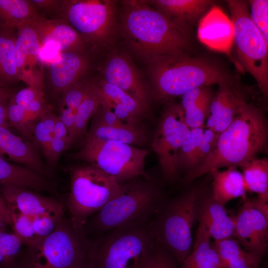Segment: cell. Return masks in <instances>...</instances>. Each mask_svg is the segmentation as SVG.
<instances>
[{
    "mask_svg": "<svg viewBox=\"0 0 268 268\" xmlns=\"http://www.w3.org/2000/svg\"><path fill=\"white\" fill-rule=\"evenodd\" d=\"M10 99L22 107L36 123L47 107L43 89L34 86L21 89Z\"/></svg>",
    "mask_w": 268,
    "mask_h": 268,
    "instance_id": "836d02e7",
    "label": "cell"
},
{
    "mask_svg": "<svg viewBox=\"0 0 268 268\" xmlns=\"http://www.w3.org/2000/svg\"><path fill=\"white\" fill-rule=\"evenodd\" d=\"M115 141L137 146L147 141L143 130L138 128L113 127L92 124L85 141Z\"/></svg>",
    "mask_w": 268,
    "mask_h": 268,
    "instance_id": "f1b7e54d",
    "label": "cell"
},
{
    "mask_svg": "<svg viewBox=\"0 0 268 268\" xmlns=\"http://www.w3.org/2000/svg\"><path fill=\"white\" fill-rule=\"evenodd\" d=\"M92 81L85 78L69 87L62 94L60 108H66L75 112L87 94Z\"/></svg>",
    "mask_w": 268,
    "mask_h": 268,
    "instance_id": "60d3db41",
    "label": "cell"
},
{
    "mask_svg": "<svg viewBox=\"0 0 268 268\" xmlns=\"http://www.w3.org/2000/svg\"><path fill=\"white\" fill-rule=\"evenodd\" d=\"M100 104L101 99L95 81H92L89 91L75 112L72 144L85 134L90 118L93 116Z\"/></svg>",
    "mask_w": 268,
    "mask_h": 268,
    "instance_id": "1f68e13d",
    "label": "cell"
},
{
    "mask_svg": "<svg viewBox=\"0 0 268 268\" xmlns=\"http://www.w3.org/2000/svg\"><path fill=\"white\" fill-rule=\"evenodd\" d=\"M21 240L13 232L5 230V227H0V268L10 265L20 258L22 246Z\"/></svg>",
    "mask_w": 268,
    "mask_h": 268,
    "instance_id": "e575fe53",
    "label": "cell"
},
{
    "mask_svg": "<svg viewBox=\"0 0 268 268\" xmlns=\"http://www.w3.org/2000/svg\"><path fill=\"white\" fill-rule=\"evenodd\" d=\"M148 154L145 149L118 141L90 140L85 141L74 157L97 168L121 184L137 177L149 178L145 172Z\"/></svg>",
    "mask_w": 268,
    "mask_h": 268,
    "instance_id": "8fae6325",
    "label": "cell"
},
{
    "mask_svg": "<svg viewBox=\"0 0 268 268\" xmlns=\"http://www.w3.org/2000/svg\"><path fill=\"white\" fill-rule=\"evenodd\" d=\"M32 219L33 228L39 240L51 234L63 219H58L48 215L35 216Z\"/></svg>",
    "mask_w": 268,
    "mask_h": 268,
    "instance_id": "ee69618b",
    "label": "cell"
},
{
    "mask_svg": "<svg viewBox=\"0 0 268 268\" xmlns=\"http://www.w3.org/2000/svg\"><path fill=\"white\" fill-rule=\"evenodd\" d=\"M7 119L22 135L34 145V130L36 122L31 120L26 111L11 99L7 103Z\"/></svg>",
    "mask_w": 268,
    "mask_h": 268,
    "instance_id": "d590c367",
    "label": "cell"
},
{
    "mask_svg": "<svg viewBox=\"0 0 268 268\" xmlns=\"http://www.w3.org/2000/svg\"><path fill=\"white\" fill-rule=\"evenodd\" d=\"M90 242L84 229L63 218L51 234L27 246L19 261L24 268H80L87 263Z\"/></svg>",
    "mask_w": 268,
    "mask_h": 268,
    "instance_id": "52a82bcc",
    "label": "cell"
},
{
    "mask_svg": "<svg viewBox=\"0 0 268 268\" xmlns=\"http://www.w3.org/2000/svg\"><path fill=\"white\" fill-rule=\"evenodd\" d=\"M7 104L6 102L0 101V127L9 128L7 119Z\"/></svg>",
    "mask_w": 268,
    "mask_h": 268,
    "instance_id": "681fc988",
    "label": "cell"
},
{
    "mask_svg": "<svg viewBox=\"0 0 268 268\" xmlns=\"http://www.w3.org/2000/svg\"><path fill=\"white\" fill-rule=\"evenodd\" d=\"M31 1L38 8L47 11H57L60 13L63 0H32Z\"/></svg>",
    "mask_w": 268,
    "mask_h": 268,
    "instance_id": "7dc6e473",
    "label": "cell"
},
{
    "mask_svg": "<svg viewBox=\"0 0 268 268\" xmlns=\"http://www.w3.org/2000/svg\"><path fill=\"white\" fill-rule=\"evenodd\" d=\"M190 132L180 103L168 105L161 116L151 143L163 175L168 180H174L177 177L179 172L178 154L189 137Z\"/></svg>",
    "mask_w": 268,
    "mask_h": 268,
    "instance_id": "7c38bea8",
    "label": "cell"
},
{
    "mask_svg": "<svg viewBox=\"0 0 268 268\" xmlns=\"http://www.w3.org/2000/svg\"><path fill=\"white\" fill-rule=\"evenodd\" d=\"M41 46L60 53L85 52L90 47L81 35L64 18L49 19L38 16L32 22Z\"/></svg>",
    "mask_w": 268,
    "mask_h": 268,
    "instance_id": "ac0fdd59",
    "label": "cell"
},
{
    "mask_svg": "<svg viewBox=\"0 0 268 268\" xmlns=\"http://www.w3.org/2000/svg\"><path fill=\"white\" fill-rule=\"evenodd\" d=\"M14 30L0 28V83L8 87L20 80L14 59Z\"/></svg>",
    "mask_w": 268,
    "mask_h": 268,
    "instance_id": "f546056e",
    "label": "cell"
},
{
    "mask_svg": "<svg viewBox=\"0 0 268 268\" xmlns=\"http://www.w3.org/2000/svg\"><path fill=\"white\" fill-rule=\"evenodd\" d=\"M214 93L210 86H200L182 95L180 105L184 120L191 129L204 127Z\"/></svg>",
    "mask_w": 268,
    "mask_h": 268,
    "instance_id": "cb8c5ba5",
    "label": "cell"
},
{
    "mask_svg": "<svg viewBox=\"0 0 268 268\" xmlns=\"http://www.w3.org/2000/svg\"><path fill=\"white\" fill-rule=\"evenodd\" d=\"M3 197L11 211L33 217L48 215L64 218V207L57 200L38 194L37 191L14 186H2Z\"/></svg>",
    "mask_w": 268,
    "mask_h": 268,
    "instance_id": "e0dca14e",
    "label": "cell"
},
{
    "mask_svg": "<svg viewBox=\"0 0 268 268\" xmlns=\"http://www.w3.org/2000/svg\"><path fill=\"white\" fill-rule=\"evenodd\" d=\"M213 245L225 268H258L262 257L244 249L234 238Z\"/></svg>",
    "mask_w": 268,
    "mask_h": 268,
    "instance_id": "4316f807",
    "label": "cell"
},
{
    "mask_svg": "<svg viewBox=\"0 0 268 268\" xmlns=\"http://www.w3.org/2000/svg\"><path fill=\"white\" fill-rule=\"evenodd\" d=\"M57 115L47 106L35 124L34 130V144L43 152H46L53 137Z\"/></svg>",
    "mask_w": 268,
    "mask_h": 268,
    "instance_id": "74e56055",
    "label": "cell"
},
{
    "mask_svg": "<svg viewBox=\"0 0 268 268\" xmlns=\"http://www.w3.org/2000/svg\"><path fill=\"white\" fill-rule=\"evenodd\" d=\"M68 143L67 130L57 116L53 137L44 154L49 165H56L62 153L68 148Z\"/></svg>",
    "mask_w": 268,
    "mask_h": 268,
    "instance_id": "8d00e7d4",
    "label": "cell"
},
{
    "mask_svg": "<svg viewBox=\"0 0 268 268\" xmlns=\"http://www.w3.org/2000/svg\"><path fill=\"white\" fill-rule=\"evenodd\" d=\"M146 64L151 83L152 96L165 101L194 88L238 82L218 62L187 54L157 56Z\"/></svg>",
    "mask_w": 268,
    "mask_h": 268,
    "instance_id": "3957f363",
    "label": "cell"
},
{
    "mask_svg": "<svg viewBox=\"0 0 268 268\" xmlns=\"http://www.w3.org/2000/svg\"><path fill=\"white\" fill-rule=\"evenodd\" d=\"M233 238L244 249L262 257L268 245V210L246 199L235 215Z\"/></svg>",
    "mask_w": 268,
    "mask_h": 268,
    "instance_id": "4fadbf2b",
    "label": "cell"
},
{
    "mask_svg": "<svg viewBox=\"0 0 268 268\" xmlns=\"http://www.w3.org/2000/svg\"><path fill=\"white\" fill-rule=\"evenodd\" d=\"M196 219L206 229L214 241L233 237L235 215H230L225 206L216 201L211 193L201 189Z\"/></svg>",
    "mask_w": 268,
    "mask_h": 268,
    "instance_id": "ffe728a7",
    "label": "cell"
},
{
    "mask_svg": "<svg viewBox=\"0 0 268 268\" xmlns=\"http://www.w3.org/2000/svg\"><path fill=\"white\" fill-rule=\"evenodd\" d=\"M3 268H24L19 260L16 262Z\"/></svg>",
    "mask_w": 268,
    "mask_h": 268,
    "instance_id": "816d5d0a",
    "label": "cell"
},
{
    "mask_svg": "<svg viewBox=\"0 0 268 268\" xmlns=\"http://www.w3.org/2000/svg\"><path fill=\"white\" fill-rule=\"evenodd\" d=\"M47 78L52 90L62 93L84 78L90 67L85 52H63L48 66Z\"/></svg>",
    "mask_w": 268,
    "mask_h": 268,
    "instance_id": "d6986e66",
    "label": "cell"
},
{
    "mask_svg": "<svg viewBox=\"0 0 268 268\" xmlns=\"http://www.w3.org/2000/svg\"><path fill=\"white\" fill-rule=\"evenodd\" d=\"M14 186L37 192L51 191L46 177L21 165L13 163L0 156V186Z\"/></svg>",
    "mask_w": 268,
    "mask_h": 268,
    "instance_id": "603a6c76",
    "label": "cell"
},
{
    "mask_svg": "<svg viewBox=\"0 0 268 268\" xmlns=\"http://www.w3.org/2000/svg\"><path fill=\"white\" fill-rule=\"evenodd\" d=\"M177 262L156 242L152 256L146 268H177Z\"/></svg>",
    "mask_w": 268,
    "mask_h": 268,
    "instance_id": "f6af8a7d",
    "label": "cell"
},
{
    "mask_svg": "<svg viewBox=\"0 0 268 268\" xmlns=\"http://www.w3.org/2000/svg\"><path fill=\"white\" fill-rule=\"evenodd\" d=\"M0 156L26 166L45 177L48 175L36 146L5 127H0Z\"/></svg>",
    "mask_w": 268,
    "mask_h": 268,
    "instance_id": "44dd1931",
    "label": "cell"
},
{
    "mask_svg": "<svg viewBox=\"0 0 268 268\" xmlns=\"http://www.w3.org/2000/svg\"><path fill=\"white\" fill-rule=\"evenodd\" d=\"M201 189L194 187L171 200L162 202L150 226L158 244L181 264L190 254L192 228Z\"/></svg>",
    "mask_w": 268,
    "mask_h": 268,
    "instance_id": "8992f818",
    "label": "cell"
},
{
    "mask_svg": "<svg viewBox=\"0 0 268 268\" xmlns=\"http://www.w3.org/2000/svg\"><path fill=\"white\" fill-rule=\"evenodd\" d=\"M70 179L67 207L69 221L77 229H84L88 217L118 194L122 186L112 177L87 163L71 168Z\"/></svg>",
    "mask_w": 268,
    "mask_h": 268,
    "instance_id": "ba28073f",
    "label": "cell"
},
{
    "mask_svg": "<svg viewBox=\"0 0 268 268\" xmlns=\"http://www.w3.org/2000/svg\"><path fill=\"white\" fill-rule=\"evenodd\" d=\"M156 244L150 221L117 228L91 241L87 264L90 268H146Z\"/></svg>",
    "mask_w": 268,
    "mask_h": 268,
    "instance_id": "277c9868",
    "label": "cell"
},
{
    "mask_svg": "<svg viewBox=\"0 0 268 268\" xmlns=\"http://www.w3.org/2000/svg\"><path fill=\"white\" fill-rule=\"evenodd\" d=\"M249 100L248 92L238 82L219 85L211 100L205 128L220 134L232 123Z\"/></svg>",
    "mask_w": 268,
    "mask_h": 268,
    "instance_id": "2e32d148",
    "label": "cell"
},
{
    "mask_svg": "<svg viewBox=\"0 0 268 268\" xmlns=\"http://www.w3.org/2000/svg\"><path fill=\"white\" fill-rule=\"evenodd\" d=\"M120 33L130 50L146 63L157 56L187 54L190 34L146 0L122 1Z\"/></svg>",
    "mask_w": 268,
    "mask_h": 268,
    "instance_id": "6da1fadb",
    "label": "cell"
},
{
    "mask_svg": "<svg viewBox=\"0 0 268 268\" xmlns=\"http://www.w3.org/2000/svg\"><path fill=\"white\" fill-rule=\"evenodd\" d=\"M100 95L104 98L124 106L139 120L148 110L129 94L115 85L101 79L95 81Z\"/></svg>",
    "mask_w": 268,
    "mask_h": 268,
    "instance_id": "d6a6232c",
    "label": "cell"
},
{
    "mask_svg": "<svg viewBox=\"0 0 268 268\" xmlns=\"http://www.w3.org/2000/svg\"><path fill=\"white\" fill-rule=\"evenodd\" d=\"M80 268H90L89 267L88 264L87 263L86 264L80 267Z\"/></svg>",
    "mask_w": 268,
    "mask_h": 268,
    "instance_id": "f5cc1de1",
    "label": "cell"
},
{
    "mask_svg": "<svg viewBox=\"0 0 268 268\" xmlns=\"http://www.w3.org/2000/svg\"><path fill=\"white\" fill-rule=\"evenodd\" d=\"M247 192L268 201V159L254 157L240 167Z\"/></svg>",
    "mask_w": 268,
    "mask_h": 268,
    "instance_id": "4dcf8cb0",
    "label": "cell"
},
{
    "mask_svg": "<svg viewBox=\"0 0 268 268\" xmlns=\"http://www.w3.org/2000/svg\"><path fill=\"white\" fill-rule=\"evenodd\" d=\"M116 1L63 0L59 14L90 47L103 48L113 44L120 33Z\"/></svg>",
    "mask_w": 268,
    "mask_h": 268,
    "instance_id": "30bf717a",
    "label": "cell"
},
{
    "mask_svg": "<svg viewBox=\"0 0 268 268\" xmlns=\"http://www.w3.org/2000/svg\"><path fill=\"white\" fill-rule=\"evenodd\" d=\"M268 138V121L264 112L248 102L232 123L219 134L212 152L186 174L183 183L189 184L201 176L222 167H240L267 149Z\"/></svg>",
    "mask_w": 268,
    "mask_h": 268,
    "instance_id": "7a4b0ae2",
    "label": "cell"
},
{
    "mask_svg": "<svg viewBox=\"0 0 268 268\" xmlns=\"http://www.w3.org/2000/svg\"><path fill=\"white\" fill-rule=\"evenodd\" d=\"M103 79L123 90L149 110L151 93L129 56L114 52L108 57L103 68Z\"/></svg>",
    "mask_w": 268,
    "mask_h": 268,
    "instance_id": "5bb4252c",
    "label": "cell"
},
{
    "mask_svg": "<svg viewBox=\"0 0 268 268\" xmlns=\"http://www.w3.org/2000/svg\"><path fill=\"white\" fill-rule=\"evenodd\" d=\"M163 199L149 178L139 177L122 184L120 191L96 212L90 230L98 235L117 228L149 221Z\"/></svg>",
    "mask_w": 268,
    "mask_h": 268,
    "instance_id": "5b68a950",
    "label": "cell"
},
{
    "mask_svg": "<svg viewBox=\"0 0 268 268\" xmlns=\"http://www.w3.org/2000/svg\"><path fill=\"white\" fill-rule=\"evenodd\" d=\"M146 2L160 10L181 28L190 33V28L203 14L210 0H152Z\"/></svg>",
    "mask_w": 268,
    "mask_h": 268,
    "instance_id": "7402d4cb",
    "label": "cell"
},
{
    "mask_svg": "<svg viewBox=\"0 0 268 268\" xmlns=\"http://www.w3.org/2000/svg\"><path fill=\"white\" fill-rule=\"evenodd\" d=\"M250 17L268 45V0H248Z\"/></svg>",
    "mask_w": 268,
    "mask_h": 268,
    "instance_id": "b9f144b4",
    "label": "cell"
},
{
    "mask_svg": "<svg viewBox=\"0 0 268 268\" xmlns=\"http://www.w3.org/2000/svg\"><path fill=\"white\" fill-rule=\"evenodd\" d=\"M218 135L219 134L205 128L193 159L192 170L205 160L212 152L216 145Z\"/></svg>",
    "mask_w": 268,
    "mask_h": 268,
    "instance_id": "7bdbcfd3",
    "label": "cell"
},
{
    "mask_svg": "<svg viewBox=\"0 0 268 268\" xmlns=\"http://www.w3.org/2000/svg\"><path fill=\"white\" fill-rule=\"evenodd\" d=\"M10 211L13 232L22 243L27 247L39 240L33 228L32 217L20 213Z\"/></svg>",
    "mask_w": 268,
    "mask_h": 268,
    "instance_id": "ab89813d",
    "label": "cell"
},
{
    "mask_svg": "<svg viewBox=\"0 0 268 268\" xmlns=\"http://www.w3.org/2000/svg\"><path fill=\"white\" fill-rule=\"evenodd\" d=\"M210 173L212 177L211 195L223 206L230 201L244 197L247 191L243 176L237 168L229 167L224 171L215 169Z\"/></svg>",
    "mask_w": 268,
    "mask_h": 268,
    "instance_id": "d4e9b609",
    "label": "cell"
},
{
    "mask_svg": "<svg viewBox=\"0 0 268 268\" xmlns=\"http://www.w3.org/2000/svg\"><path fill=\"white\" fill-rule=\"evenodd\" d=\"M11 224L10 210L2 195L0 187V227Z\"/></svg>",
    "mask_w": 268,
    "mask_h": 268,
    "instance_id": "c3c4849f",
    "label": "cell"
},
{
    "mask_svg": "<svg viewBox=\"0 0 268 268\" xmlns=\"http://www.w3.org/2000/svg\"><path fill=\"white\" fill-rule=\"evenodd\" d=\"M14 45V59L19 79L29 86L43 89L42 66L39 59L41 46L32 22L17 29Z\"/></svg>",
    "mask_w": 268,
    "mask_h": 268,
    "instance_id": "9a60e30c",
    "label": "cell"
},
{
    "mask_svg": "<svg viewBox=\"0 0 268 268\" xmlns=\"http://www.w3.org/2000/svg\"><path fill=\"white\" fill-rule=\"evenodd\" d=\"M37 10L31 0H0V28L14 30L31 23L38 16Z\"/></svg>",
    "mask_w": 268,
    "mask_h": 268,
    "instance_id": "83f0119b",
    "label": "cell"
},
{
    "mask_svg": "<svg viewBox=\"0 0 268 268\" xmlns=\"http://www.w3.org/2000/svg\"><path fill=\"white\" fill-rule=\"evenodd\" d=\"M93 117L94 118L92 124L113 127H132L124 124L101 104Z\"/></svg>",
    "mask_w": 268,
    "mask_h": 268,
    "instance_id": "bcb514c9",
    "label": "cell"
},
{
    "mask_svg": "<svg viewBox=\"0 0 268 268\" xmlns=\"http://www.w3.org/2000/svg\"><path fill=\"white\" fill-rule=\"evenodd\" d=\"M204 130L203 127L190 129L189 137L178 154L177 164L179 171L188 173L192 170L193 159Z\"/></svg>",
    "mask_w": 268,
    "mask_h": 268,
    "instance_id": "f35d334b",
    "label": "cell"
},
{
    "mask_svg": "<svg viewBox=\"0 0 268 268\" xmlns=\"http://www.w3.org/2000/svg\"><path fill=\"white\" fill-rule=\"evenodd\" d=\"M226 2L239 63L255 79L266 98L268 95V45L250 17L248 2L228 0Z\"/></svg>",
    "mask_w": 268,
    "mask_h": 268,
    "instance_id": "9c48e42d",
    "label": "cell"
},
{
    "mask_svg": "<svg viewBox=\"0 0 268 268\" xmlns=\"http://www.w3.org/2000/svg\"><path fill=\"white\" fill-rule=\"evenodd\" d=\"M14 94L8 86L0 83V101L7 102Z\"/></svg>",
    "mask_w": 268,
    "mask_h": 268,
    "instance_id": "f907efd6",
    "label": "cell"
},
{
    "mask_svg": "<svg viewBox=\"0 0 268 268\" xmlns=\"http://www.w3.org/2000/svg\"><path fill=\"white\" fill-rule=\"evenodd\" d=\"M211 239L199 224L193 249L181 264L182 268H225Z\"/></svg>",
    "mask_w": 268,
    "mask_h": 268,
    "instance_id": "484cf974",
    "label": "cell"
}]
</instances>
